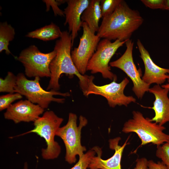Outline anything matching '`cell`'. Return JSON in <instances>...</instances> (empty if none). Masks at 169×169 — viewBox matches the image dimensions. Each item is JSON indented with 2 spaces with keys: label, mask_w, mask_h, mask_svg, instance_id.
Listing matches in <instances>:
<instances>
[{
  "label": "cell",
  "mask_w": 169,
  "mask_h": 169,
  "mask_svg": "<svg viewBox=\"0 0 169 169\" xmlns=\"http://www.w3.org/2000/svg\"><path fill=\"white\" fill-rule=\"evenodd\" d=\"M73 45L71 34L67 31H62L54 47L56 54L49 65L51 76L47 90L58 91L59 90V80L62 74H65L71 77L75 75L79 79V85L84 95L86 96L89 85L93 81L94 77L82 75L78 71L71 57Z\"/></svg>",
  "instance_id": "obj_1"
},
{
  "label": "cell",
  "mask_w": 169,
  "mask_h": 169,
  "mask_svg": "<svg viewBox=\"0 0 169 169\" xmlns=\"http://www.w3.org/2000/svg\"><path fill=\"white\" fill-rule=\"evenodd\" d=\"M102 18L96 35L110 41L130 39L144 21L139 12L131 9L123 0L111 14Z\"/></svg>",
  "instance_id": "obj_2"
},
{
  "label": "cell",
  "mask_w": 169,
  "mask_h": 169,
  "mask_svg": "<svg viewBox=\"0 0 169 169\" xmlns=\"http://www.w3.org/2000/svg\"><path fill=\"white\" fill-rule=\"evenodd\" d=\"M132 114V118L124 123L122 131L125 133H136L141 141L140 146L152 143L157 146L169 142V135L163 131L165 127L152 122L139 111H133Z\"/></svg>",
  "instance_id": "obj_3"
},
{
  "label": "cell",
  "mask_w": 169,
  "mask_h": 169,
  "mask_svg": "<svg viewBox=\"0 0 169 169\" xmlns=\"http://www.w3.org/2000/svg\"><path fill=\"white\" fill-rule=\"evenodd\" d=\"M63 119L58 116L52 111L45 112L34 122V128L22 135L34 133L45 140L47 147L41 150V156L45 160L57 158L61 152L60 146L55 141L56 132L63 121Z\"/></svg>",
  "instance_id": "obj_4"
},
{
  "label": "cell",
  "mask_w": 169,
  "mask_h": 169,
  "mask_svg": "<svg viewBox=\"0 0 169 169\" xmlns=\"http://www.w3.org/2000/svg\"><path fill=\"white\" fill-rule=\"evenodd\" d=\"M77 120L76 115L70 113L67 123L59 127L56 133V136L59 137L64 142L66 148L65 160L70 164L76 162V156L81 157L86 150V147L81 144V134L82 128L87 125L88 120L85 117L80 115L78 126Z\"/></svg>",
  "instance_id": "obj_5"
},
{
  "label": "cell",
  "mask_w": 169,
  "mask_h": 169,
  "mask_svg": "<svg viewBox=\"0 0 169 169\" xmlns=\"http://www.w3.org/2000/svg\"><path fill=\"white\" fill-rule=\"evenodd\" d=\"M16 85L14 90L16 93L24 96L29 101L39 105L44 109L48 108L52 102L63 103L65 99L54 97V95H59L66 97L69 96L68 92L61 93L53 90L46 91L40 86V77H36L33 80L28 79L23 73L18 74L17 76Z\"/></svg>",
  "instance_id": "obj_6"
},
{
  "label": "cell",
  "mask_w": 169,
  "mask_h": 169,
  "mask_svg": "<svg viewBox=\"0 0 169 169\" xmlns=\"http://www.w3.org/2000/svg\"><path fill=\"white\" fill-rule=\"evenodd\" d=\"M56 54L54 49L44 53L35 45H32L22 50L16 58L23 65L27 77H50L49 65Z\"/></svg>",
  "instance_id": "obj_7"
},
{
  "label": "cell",
  "mask_w": 169,
  "mask_h": 169,
  "mask_svg": "<svg viewBox=\"0 0 169 169\" xmlns=\"http://www.w3.org/2000/svg\"><path fill=\"white\" fill-rule=\"evenodd\" d=\"M127 40L117 39L112 42L109 39L103 38L100 41L96 51L88 62L86 71L90 70L92 74L100 73L104 78L116 81L117 77L110 71L109 64L118 49Z\"/></svg>",
  "instance_id": "obj_8"
},
{
  "label": "cell",
  "mask_w": 169,
  "mask_h": 169,
  "mask_svg": "<svg viewBox=\"0 0 169 169\" xmlns=\"http://www.w3.org/2000/svg\"><path fill=\"white\" fill-rule=\"evenodd\" d=\"M125 44L126 49L124 53L119 58L109 64L111 67L121 69L127 75L133 83V91L138 99H141L145 93L148 91L150 85L143 81L141 69L137 70L134 63L132 56L133 42L129 39Z\"/></svg>",
  "instance_id": "obj_9"
},
{
  "label": "cell",
  "mask_w": 169,
  "mask_h": 169,
  "mask_svg": "<svg viewBox=\"0 0 169 169\" xmlns=\"http://www.w3.org/2000/svg\"><path fill=\"white\" fill-rule=\"evenodd\" d=\"M83 33L77 48L71 51L73 61L79 73L84 75L88 62L96 50L100 38L83 22Z\"/></svg>",
  "instance_id": "obj_10"
},
{
  "label": "cell",
  "mask_w": 169,
  "mask_h": 169,
  "mask_svg": "<svg viewBox=\"0 0 169 169\" xmlns=\"http://www.w3.org/2000/svg\"><path fill=\"white\" fill-rule=\"evenodd\" d=\"M114 80L110 84L102 86L95 84L93 81L90 83L86 96L90 94L101 95L105 98L110 107L114 108L117 105H124L126 107L131 102H135L136 99L132 96H126L124 90L129 83L125 78L120 83Z\"/></svg>",
  "instance_id": "obj_11"
},
{
  "label": "cell",
  "mask_w": 169,
  "mask_h": 169,
  "mask_svg": "<svg viewBox=\"0 0 169 169\" xmlns=\"http://www.w3.org/2000/svg\"><path fill=\"white\" fill-rule=\"evenodd\" d=\"M129 138L130 136L122 146L119 145L121 140L120 137L110 139L109 141L110 148L115 151L113 156L107 160L101 158L102 151L101 148L97 146L93 147L92 149L95 151L97 156H94L92 158L88 168L89 169H121V159L124 150L129 144L128 141Z\"/></svg>",
  "instance_id": "obj_12"
},
{
  "label": "cell",
  "mask_w": 169,
  "mask_h": 169,
  "mask_svg": "<svg viewBox=\"0 0 169 169\" xmlns=\"http://www.w3.org/2000/svg\"><path fill=\"white\" fill-rule=\"evenodd\" d=\"M44 109L28 100H21L11 105L4 114V118L15 123L34 122L42 114Z\"/></svg>",
  "instance_id": "obj_13"
},
{
  "label": "cell",
  "mask_w": 169,
  "mask_h": 169,
  "mask_svg": "<svg viewBox=\"0 0 169 169\" xmlns=\"http://www.w3.org/2000/svg\"><path fill=\"white\" fill-rule=\"evenodd\" d=\"M137 45L145 67L144 73L141 78L143 81L149 85L152 83L160 85L169 79V69L161 68L154 63L139 39L137 40Z\"/></svg>",
  "instance_id": "obj_14"
},
{
  "label": "cell",
  "mask_w": 169,
  "mask_h": 169,
  "mask_svg": "<svg viewBox=\"0 0 169 169\" xmlns=\"http://www.w3.org/2000/svg\"><path fill=\"white\" fill-rule=\"evenodd\" d=\"M90 0H68L67 6L64 9V13L65 18L64 25L68 24L69 32L71 33L72 43L73 44L78 32L83 22L81 17L84 10L89 5Z\"/></svg>",
  "instance_id": "obj_15"
},
{
  "label": "cell",
  "mask_w": 169,
  "mask_h": 169,
  "mask_svg": "<svg viewBox=\"0 0 169 169\" xmlns=\"http://www.w3.org/2000/svg\"><path fill=\"white\" fill-rule=\"evenodd\" d=\"M148 91L154 95L155 99L153 106L148 107L152 109L155 113V116L149 120L162 126L169 122V89L156 84L149 88Z\"/></svg>",
  "instance_id": "obj_16"
},
{
  "label": "cell",
  "mask_w": 169,
  "mask_h": 169,
  "mask_svg": "<svg viewBox=\"0 0 169 169\" xmlns=\"http://www.w3.org/2000/svg\"><path fill=\"white\" fill-rule=\"evenodd\" d=\"M100 2V0H90L81 18L82 22L86 23L94 33L98 31L100 27L99 22L102 18Z\"/></svg>",
  "instance_id": "obj_17"
},
{
  "label": "cell",
  "mask_w": 169,
  "mask_h": 169,
  "mask_svg": "<svg viewBox=\"0 0 169 169\" xmlns=\"http://www.w3.org/2000/svg\"><path fill=\"white\" fill-rule=\"evenodd\" d=\"M62 32L58 26L51 23L49 25L28 32L26 36L47 41L60 38Z\"/></svg>",
  "instance_id": "obj_18"
},
{
  "label": "cell",
  "mask_w": 169,
  "mask_h": 169,
  "mask_svg": "<svg viewBox=\"0 0 169 169\" xmlns=\"http://www.w3.org/2000/svg\"><path fill=\"white\" fill-rule=\"evenodd\" d=\"M15 29L6 21L0 23V52L5 50L7 54H11L8 47L9 42L14 39Z\"/></svg>",
  "instance_id": "obj_19"
},
{
  "label": "cell",
  "mask_w": 169,
  "mask_h": 169,
  "mask_svg": "<svg viewBox=\"0 0 169 169\" xmlns=\"http://www.w3.org/2000/svg\"><path fill=\"white\" fill-rule=\"evenodd\" d=\"M17 77L12 72L8 71L5 79L0 78V92L14 93L16 85Z\"/></svg>",
  "instance_id": "obj_20"
},
{
  "label": "cell",
  "mask_w": 169,
  "mask_h": 169,
  "mask_svg": "<svg viewBox=\"0 0 169 169\" xmlns=\"http://www.w3.org/2000/svg\"><path fill=\"white\" fill-rule=\"evenodd\" d=\"M122 0H101L100 8L102 18L111 14Z\"/></svg>",
  "instance_id": "obj_21"
},
{
  "label": "cell",
  "mask_w": 169,
  "mask_h": 169,
  "mask_svg": "<svg viewBox=\"0 0 169 169\" xmlns=\"http://www.w3.org/2000/svg\"><path fill=\"white\" fill-rule=\"evenodd\" d=\"M96 152L92 149L81 157H79L78 162L70 169H87L92 158L95 155Z\"/></svg>",
  "instance_id": "obj_22"
},
{
  "label": "cell",
  "mask_w": 169,
  "mask_h": 169,
  "mask_svg": "<svg viewBox=\"0 0 169 169\" xmlns=\"http://www.w3.org/2000/svg\"><path fill=\"white\" fill-rule=\"evenodd\" d=\"M156 156L161 160L166 169H169V142L157 146Z\"/></svg>",
  "instance_id": "obj_23"
},
{
  "label": "cell",
  "mask_w": 169,
  "mask_h": 169,
  "mask_svg": "<svg viewBox=\"0 0 169 169\" xmlns=\"http://www.w3.org/2000/svg\"><path fill=\"white\" fill-rule=\"evenodd\" d=\"M23 96L19 93H9L0 96V110L2 111L8 108L11 103L15 100L22 98Z\"/></svg>",
  "instance_id": "obj_24"
},
{
  "label": "cell",
  "mask_w": 169,
  "mask_h": 169,
  "mask_svg": "<svg viewBox=\"0 0 169 169\" xmlns=\"http://www.w3.org/2000/svg\"><path fill=\"white\" fill-rule=\"evenodd\" d=\"M67 0H44L43 2L45 3L46 6L47 12L49 11L50 7H51L55 16L58 15L60 16H65L64 12L61 10L58 7V6L67 2Z\"/></svg>",
  "instance_id": "obj_25"
},
{
  "label": "cell",
  "mask_w": 169,
  "mask_h": 169,
  "mask_svg": "<svg viewBox=\"0 0 169 169\" xmlns=\"http://www.w3.org/2000/svg\"><path fill=\"white\" fill-rule=\"evenodd\" d=\"M146 7L152 9L164 10L165 0H141Z\"/></svg>",
  "instance_id": "obj_26"
},
{
  "label": "cell",
  "mask_w": 169,
  "mask_h": 169,
  "mask_svg": "<svg viewBox=\"0 0 169 169\" xmlns=\"http://www.w3.org/2000/svg\"><path fill=\"white\" fill-rule=\"evenodd\" d=\"M147 169H166V168L162 162H155L152 160H150L148 161Z\"/></svg>",
  "instance_id": "obj_27"
},
{
  "label": "cell",
  "mask_w": 169,
  "mask_h": 169,
  "mask_svg": "<svg viewBox=\"0 0 169 169\" xmlns=\"http://www.w3.org/2000/svg\"><path fill=\"white\" fill-rule=\"evenodd\" d=\"M148 161L145 157L137 159L134 169H147Z\"/></svg>",
  "instance_id": "obj_28"
},
{
  "label": "cell",
  "mask_w": 169,
  "mask_h": 169,
  "mask_svg": "<svg viewBox=\"0 0 169 169\" xmlns=\"http://www.w3.org/2000/svg\"><path fill=\"white\" fill-rule=\"evenodd\" d=\"M164 10L169 11V0H165Z\"/></svg>",
  "instance_id": "obj_29"
},
{
  "label": "cell",
  "mask_w": 169,
  "mask_h": 169,
  "mask_svg": "<svg viewBox=\"0 0 169 169\" xmlns=\"http://www.w3.org/2000/svg\"><path fill=\"white\" fill-rule=\"evenodd\" d=\"M168 83L161 85V87L164 88L169 89V79H168Z\"/></svg>",
  "instance_id": "obj_30"
},
{
  "label": "cell",
  "mask_w": 169,
  "mask_h": 169,
  "mask_svg": "<svg viewBox=\"0 0 169 169\" xmlns=\"http://www.w3.org/2000/svg\"><path fill=\"white\" fill-rule=\"evenodd\" d=\"M23 169H28V164L27 162H25L24 163Z\"/></svg>",
  "instance_id": "obj_31"
}]
</instances>
